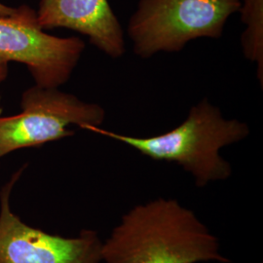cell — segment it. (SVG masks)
I'll list each match as a JSON object with an SVG mask.
<instances>
[{
    "instance_id": "cell-6",
    "label": "cell",
    "mask_w": 263,
    "mask_h": 263,
    "mask_svg": "<svg viewBox=\"0 0 263 263\" xmlns=\"http://www.w3.org/2000/svg\"><path fill=\"white\" fill-rule=\"evenodd\" d=\"M19 170L0 194V263H102V244L94 230H82L77 237L49 234L28 226L10 207L11 190Z\"/></svg>"
},
{
    "instance_id": "cell-8",
    "label": "cell",
    "mask_w": 263,
    "mask_h": 263,
    "mask_svg": "<svg viewBox=\"0 0 263 263\" xmlns=\"http://www.w3.org/2000/svg\"><path fill=\"white\" fill-rule=\"evenodd\" d=\"M241 19L246 26L241 42L245 57L257 66V78L263 84V0H240Z\"/></svg>"
},
{
    "instance_id": "cell-10",
    "label": "cell",
    "mask_w": 263,
    "mask_h": 263,
    "mask_svg": "<svg viewBox=\"0 0 263 263\" xmlns=\"http://www.w3.org/2000/svg\"><path fill=\"white\" fill-rule=\"evenodd\" d=\"M17 11V8L9 7L0 2V16H11Z\"/></svg>"
},
{
    "instance_id": "cell-3",
    "label": "cell",
    "mask_w": 263,
    "mask_h": 263,
    "mask_svg": "<svg viewBox=\"0 0 263 263\" xmlns=\"http://www.w3.org/2000/svg\"><path fill=\"white\" fill-rule=\"evenodd\" d=\"M240 0H141L128 25L137 56L179 52L197 38L221 37Z\"/></svg>"
},
{
    "instance_id": "cell-2",
    "label": "cell",
    "mask_w": 263,
    "mask_h": 263,
    "mask_svg": "<svg viewBox=\"0 0 263 263\" xmlns=\"http://www.w3.org/2000/svg\"><path fill=\"white\" fill-rule=\"evenodd\" d=\"M88 130L123 142L151 159L177 163L191 174L198 187L230 178L231 165L220 155V149L250 135L247 123L226 119L208 99L192 106L179 127L159 136L137 138L99 127Z\"/></svg>"
},
{
    "instance_id": "cell-9",
    "label": "cell",
    "mask_w": 263,
    "mask_h": 263,
    "mask_svg": "<svg viewBox=\"0 0 263 263\" xmlns=\"http://www.w3.org/2000/svg\"><path fill=\"white\" fill-rule=\"evenodd\" d=\"M8 76V62L0 60V84Z\"/></svg>"
},
{
    "instance_id": "cell-1",
    "label": "cell",
    "mask_w": 263,
    "mask_h": 263,
    "mask_svg": "<svg viewBox=\"0 0 263 263\" xmlns=\"http://www.w3.org/2000/svg\"><path fill=\"white\" fill-rule=\"evenodd\" d=\"M228 263L219 241L176 199L157 198L123 215L102 244L104 263Z\"/></svg>"
},
{
    "instance_id": "cell-5",
    "label": "cell",
    "mask_w": 263,
    "mask_h": 263,
    "mask_svg": "<svg viewBox=\"0 0 263 263\" xmlns=\"http://www.w3.org/2000/svg\"><path fill=\"white\" fill-rule=\"evenodd\" d=\"M85 49L78 37H58L38 25L36 11L22 5L11 16H0V60L27 66L35 83L58 88L72 74Z\"/></svg>"
},
{
    "instance_id": "cell-4",
    "label": "cell",
    "mask_w": 263,
    "mask_h": 263,
    "mask_svg": "<svg viewBox=\"0 0 263 263\" xmlns=\"http://www.w3.org/2000/svg\"><path fill=\"white\" fill-rule=\"evenodd\" d=\"M22 112L0 117V157L13 151L42 145L71 137L69 125L88 130L100 127L105 119L104 108L82 102L58 88H28L22 96Z\"/></svg>"
},
{
    "instance_id": "cell-7",
    "label": "cell",
    "mask_w": 263,
    "mask_h": 263,
    "mask_svg": "<svg viewBox=\"0 0 263 263\" xmlns=\"http://www.w3.org/2000/svg\"><path fill=\"white\" fill-rule=\"evenodd\" d=\"M36 19L43 29L68 28L84 34L113 59L125 53L124 31L108 0H40Z\"/></svg>"
}]
</instances>
